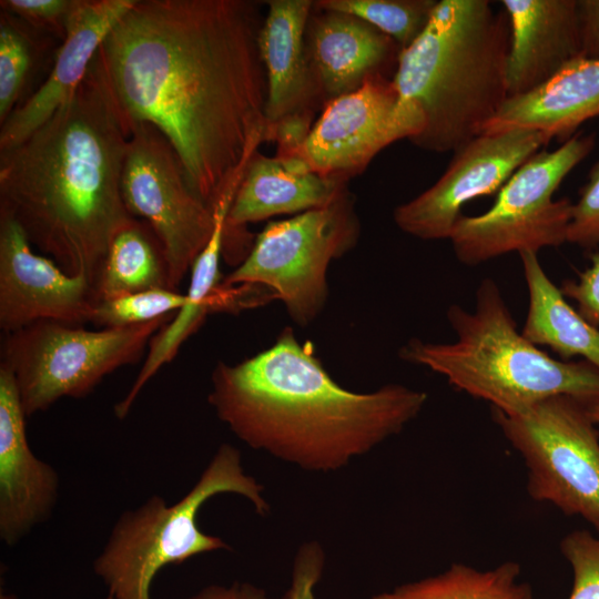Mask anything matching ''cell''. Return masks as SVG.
Wrapping results in <instances>:
<instances>
[{
    "instance_id": "1",
    "label": "cell",
    "mask_w": 599,
    "mask_h": 599,
    "mask_svg": "<svg viewBox=\"0 0 599 599\" xmlns=\"http://www.w3.org/2000/svg\"><path fill=\"white\" fill-rule=\"evenodd\" d=\"M261 3L136 0L98 51L128 123L162 132L212 209L240 165L267 142Z\"/></svg>"
},
{
    "instance_id": "2",
    "label": "cell",
    "mask_w": 599,
    "mask_h": 599,
    "mask_svg": "<svg viewBox=\"0 0 599 599\" xmlns=\"http://www.w3.org/2000/svg\"><path fill=\"white\" fill-rule=\"evenodd\" d=\"M130 134L97 53L71 99L0 151V213L94 288L113 238L134 219L121 187Z\"/></svg>"
},
{
    "instance_id": "3",
    "label": "cell",
    "mask_w": 599,
    "mask_h": 599,
    "mask_svg": "<svg viewBox=\"0 0 599 599\" xmlns=\"http://www.w3.org/2000/svg\"><path fill=\"white\" fill-rule=\"evenodd\" d=\"M211 386L210 406L240 440L322 474L343 469L400 433L428 399L399 384L370 393L342 387L290 327L251 358L219 362Z\"/></svg>"
},
{
    "instance_id": "4",
    "label": "cell",
    "mask_w": 599,
    "mask_h": 599,
    "mask_svg": "<svg viewBox=\"0 0 599 599\" xmlns=\"http://www.w3.org/2000/svg\"><path fill=\"white\" fill-rule=\"evenodd\" d=\"M509 35L506 13L490 1H437L393 75L400 98L424 118L414 145L455 152L483 133L508 98Z\"/></svg>"
},
{
    "instance_id": "5",
    "label": "cell",
    "mask_w": 599,
    "mask_h": 599,
    "mask_svg": "<svg viewBox=\"0 0 599 599\" xmlns=\"http://www.w3.org/2000/svg\"><path fill=\"white\" fill-rule=\"evenodd\" d=\"M447 319L455 342L412 338L398 356L445 376L456 389L507 415L557 395L599 402V368L585 359L552 358L527 341L494 280L478 285L473 312L453 304Z\"/></svg>"
},
{
    "instance_id": "6",
    "label": "cell",
    "mask_w": 599,
    "mask_h": 599,
    "mask_svg": "<svg viewBox=\"0 0 599 599\" xmlns=\"http://www.w3.org/2000/svg\"><path fill=\"white\" fill-rule=\"evenodd\" d=\"M220 494L244 497L260 516L270 512L264 486L245 473L240 450L226 443L220 445L179 501L169 505L162 496L152 495L118 517L92 565L109 595L113 599H151L152 581L165 566L231 550L221 537L203 532L196 520L202 506Z\"/></svg>"
},
{
    "instance_id": "7",
    "label": "cell",
    "mask_w": 599,
    "mask_h": 599,
    "mask_svg": "<svg viewBox=\"0 0 599 599\" xmlns=\"http://www.w3.org/2000/svg\"><path fill=\"white\" fill-rule=\"evenodd\" d=\"M171 317L99 331L40 321L4 334L0 364L13 375L30 417L63 397L88 396L106 375L136 363Z\"/></svg>"
},
{
    "instance_id": "8",
    "label": "cell",
    "mask_w": 599,
    "mask_h": 599,
    "mask_svg": "<svg viewBox=\"0 0 599 599\" xmlns=\"http://www.w3.org/2000/svg\"><path fill=\"white\" fill-rule=\"evenodd\" d=\"M595 144V133L579 132L558 149L530 156L498 191L489 210L458 219L449 236L457 260L475 266L514 251L538 253L567 242L573 203L554 200V193Z\"/></svg>"
},
{
    "instance_id": "9",
    "label": "cell",
    "mask_w": 599,
    "mask_h": 599,
    "mask_svg": "<svg viewBox=\"0 0 599 599\" xmlns=\"http://www.w3.org/2000/svg\"><path fill=\"white\" fill-rule=\"evenodd\" d=\"M359 235V219L346 187L322 207L270 222L220 286H264L284 303L296 324L307 326L327 301L328 265L351 251Z\"/></svg>"
},
{
    "instance_id": "10",
    "label": "cell",
    "mask_w": 599,
    "mask_h": 599,
    "mask_svg": "<svg viewBox=\"0 0 599 599\" xmlns=\"http://www.w3.org/2000/svg\"><path fill=\"white\" fill-rule=\"evenodd\" d=\"M493 418L527 468V491L599 535V430L585 402L567 395L540 400L517 415Z\"/></svg>"
},
{
    "instance_id": "11",
    "label": "cell",
    "mask_w": 599,
    "mask_h": 599,
    "mask_svg": "<svg viewBox=\"0 0 599 599\" xmlns=\"http://www.w3.org/2000/svg\"><path fill=\"white\" fill-rule=\"evenodd\" d=\"M122 196L133 217H143L166 261L169 287L177 288L214 230V211L192 189L170 141L154 125L129 123Z\"/></svg>"
},
{
    "instance_id": "12",
    "label": "cell",
    "mask_w": 599,
    "mask_h": 599,
    "mask_svg": "<svg viewBox=\"0 0 599 599\" xmlns=\"http://www.w3.org/2000/svg\"><path fill=\"white\" fill-rule=\"evenodd\" d=\"M423 129L419 109L400 98L393 78L377 74L328 101L302 148L281 160L290 170L346 183L382 150L403 139L412 141Z\"/></svg>"
},
{
    "instance_id": "13",
    "label": "cell",
    "mask_w": 599,
    "mask_h": 599,
    "mask_svg": "<svg viewBox=\"0 0 599 599\" xmlns=\"http://www.w3.org/2000/svg\"><path fill=\"white\" fill-rule=\"evenodd\" d=\"M548 142L545 133L529 129L481 133L454 152L435 184L394 210L395 224L422 240H449L467 202L498 193Z\"/></svg>"
},
{
    "instance_id": "14",
    "label": "cell",
    "mask_w": 599,
    "mask_h": 599,
    "mask_svg": "<svg viewBox=\"0 0 599 599\" xmlns=\"http://www.w3.org/2000/svg\"><path fill=\"white\" fill-rule=\"evenodd\" d=\"M20 225L0 213V327L11 333L40 321L91 322L93 284L32 252Z\"/></svg>"
},
{
    "instance_id": "15",
    "label": "cell",
    "mask_w": 599,
    "mask_h": 599,
    "mask_svg": "<svg viewBox=\"0 0 599 599\" xmlns=\"http://www.w3.org/2000/svg\"><path fill=\"white\" fill-rule=\"evenodd\" d=\"M11 372L0 364V539L14 546L47 521L57 505L58 471L31 450Z\"/></svg>"
},
{
    "instance_id": "16",
    "label": "cell",
    "mask_w": 599,
    "mask_h": 599,
    "mask_svg": "<svg viewBox=\"0 0 599 599\" xmlns=\"http://www.w3.org/2000/svg\"><path fill=\"white\" fill-rule=\"evenodd\" d=\"M136 0H77L49 77L1 124L0 151L33 133L74 94L104 39Z\"/></svg>"
},
{
    "instance_id": "17",
    "label": "cell",
    "mask_w": 599,
    "mask_h": 599,
    "mask_svg": "<svg viewBox=\"0 0 599 599\" xmlns=\"http://www.w3.org/2000/svg\"><path fill=\"white\" fill-rule=\"evenodd\" d=\"M346 183L312 172L290 170L281 159L258 150L247 162L244 176L229 210L222 255L240 264L254 240L246 225L282 214H300L331 203Z\"/></svg>"
},
{
    "instance_id": "18",
    "label": "cell",
    "mask_w": 599,
    "mask_h": 599,
    "mask_svg": "<svg viewBox=\"0 0 599 599\" xmlns=\"http://www.w3.org/2000/svg\"><path fill=\"white\" fill-rule=\"evenodd\" d=\"M306 52L324 105L397 67L399 45L363 19L313 6Z\"/></svg>"
},
{
    "instance_id": "19",
    "label": "cell",
    "mask_w": 599,
    "mask_h": 599,
    "mask_svg": "<svg viewBox=\"0 0 599 599\" xmlns=\"http://www.w3.org/2000/svg\"><path fill=\"white\" fill-rule=\"evenodd\" d=\"M258 34V49L266 74L265 118L267 142L274 128L297 114L323 109L317 83L306 52L305 34L312 0H270Z\"/></svg>"
},
{
    "instance_id": "20",
    "label": "cell",
    "mask_w": 599,
    "mask_h": 599,
    "mask_svg": "<svg viewBox=\"0 0 599 599\" xmlns=\"http://www.w3.org/2000/svg\"><path fill=\"white\" fill-rule=\"evenodd\" d=\"M509 23L508 98L526 94L581 57L577 0H501Z\"/></svg>"
},
{
    "instance_id": "21",
    "label": "cell",
    "mask_w": 599,
    "mask_h": 599,
    "mask_svg": "<svg viewBox=\"0 0 599 599\" xmlns=\"http://www.w3.org/2000/svg\"><path fill=\"white\" fill-rule=\"evenodd\" d=\"M599 115V60L579 57L536 90L510 97L483 133L529 129L567 141Z\"/></svg>"
},
{
    "instance_id": "22",
    "label": "cell",
    "mask_w": 599,
    "mask_h": 599,
    "mask_svg": "<svg viewBox=\"0 0 599 599\" xmlns=\"http://www.w3.org/2000/svg\"><path fill=\"white\" fill-rule=\"evenodd\" d=\"M236 193L235 186H227L219 196L214 211L212 236L194 261L186 303L152 337L146 358L128 394L114 406L119 419L126 417L144 385L177 354L184 341L193 334L212 307L219 306L220 257L223 252L225 220Z\"/></svg>"
},
{
    "instance_id": "23",
    "label": "cell",
    "mask_w": 599,
    "mask_h": 599,
    "mask_svg": "<svg viewBox=\"0 0 599 599\" xmlns=\"http://www.w3.org/2000/svg\"><path fill=\"white\" fill-rule=\"evenodd\" d=\"M528 288V313L522 336L534 345L548 346L562 361L581 356L599 368V329L565 300L545 273L537 253H518Z\"/></svg>"
},
{
    "instance_id": "24",
    "label": "cell",
    "mask_w": 599,
    "mask_h": 599,
    "mask_svg": "<svg viewBox=\"0 0 599 599\" xmlns=\"http://www.w3.org/2000/svg\"><path fill=\"white\" fill-rule=\"evenodd\" d=\"M153 288H170L166 261L150 225L134 217L109 247L95 286L97 301Z\"/></svg>"
},
{
    "instance_id": "25",
    "label": "cell",
    "mask_w": 599,
    "mask_h": 599,
    "mask_svg": "<svg viewBox=\"0 0 599 599\" xmlns=\"http://www.w3.org/2000/svg\"><path fill=\"white\" fill-rule=\"evenodd\" d=\"M520 571L515 561L489 570L457 562L438 575L396 586L369 599H534L531 586L519 580Z\"/></svg>"
},
{
    "instance_id": "26",
    "label": "cell",
    "mask_w": 599,
    "mask_h": 599,
    "mask_svg": "<svg viewBox=\"0 0 599 599\" xmlns=\"http://www.w3.org/2000/svg\"><path fill=\"white\" fill-rule=\"evenodd\" d=\"M437 0H316L319 9L356 16L392 38L403 50L427 26Z\"/></svg>"
},
{
    "instance_id": "27",
    "label": "cell",
    "mask_w": 599,
    "mask_h": 599,
    "mask_svg": "<svg viewBox=\"0 0 599 599\" xmlns=\"http://www.w3.org/2000/svg\"><path fill=\"white\" fill-rule=\"evenodd\" d=\"M31 37L17 17L1 11L0 17V124L19 105L33 62Z\"/></svg>"
},
{
    "instance_id": "28",
    "label": "cell",
    "mask_w": 599,
    "mask_h": 599,
    "mask_svg": "<svg viewBox=\"0 0 599 599\" xmlns=\"http://www.w3.org/2000/svg\"><path fill=\"white\" fill-rule=\"evenodd\" d=\"M186 294L170 288H153L99 302L91 322L103 328L149 323L181 309Z\"/></svg>"
},
{
    "instance_id": "29",
    "label": "cell",
    "mask_w": 599,
    "mask_h": 599,
    "mask_svg": "<svg viewBox=\"0 0 599 599\" xmlns=\"http://www.w3.org/2000/svg\"><path fill=\"white\" fill-rule=\"evenodd\" d=\"M560 550L573 572L569 599H599V538L575 530L561 540Z\"/></svg>"
},
{
    "instance_id": "30",
    "label": "cell",
    "mask_w": 599,
    "mask_h": 599,
    "mask_svg": "<svg viewBox=\"0 0 599 599\" xmlns=\"http://www.w3.org/2000/svg\"><path fill=\"white\" fill-rule=\"evenodd\" d=\"M567 242L589 250L599 247V161L589 171L579 200L572 204Z\"/></svg>"
},
{
    "instance_id": "31",
    "label": "cell",
    "mask_w": 599,
    "mask_h": 599,
    "mask_svg": "<svg viewBox=\"0 0 599 599\" xmlns=\"http://www.w3.org/2000/svg\"><path fill=\"white\" fill-rule=\"evenodd\" d=\"M77 0H2V11L17 17L29 27L53 31L64 38L67 21Z\"/></svg>"
},
{
    "instance_id": "32",
    "label": "cell",
    "mask_w": 599,
    "mask_h": 599,
    "mask_svg": "<svg viewBox=\"0 0 599 599\" xmlns=\"http://www.w3.org/2000/svg\"><path fill=\"white\" fill-rule=\"evenodd\" d=\"M325 551L317 540L303 542L296 550L291 582L282 599H316L315 588L325 569Z\"/></svg>"
},
{
    "instance_id": "33",
    "label": "cell",
    "mask_w": 599,
    "mask_h": 599,
    "mask_svg": "<svg viewBox=\"0 0 599 599\" xmlns=\"http://www.w3.org/2000/svg\"><path fill=\"white\" fill-rule=\"evenodd\" d=\"M589 258L590 266L579 273L578 280L564 281L560 291L576 302L580 316L599 329V252Z\"/></svg>"
},
{
    "instance_id": "34",
    "label": "cell",
    "mask_w": 599,
    "mask_h": 599,
    "mask_svg": "<svg viewBox=\"0 0 599 599\" xmlns=\"http://www.w3.org/2000/svg\"><path fill=\"white\" fill-rule=\"evenodd\" d=\"M581 57L599 60V0H577Z\"/></svg>"
},
{
    "instance_id": "35",
    "label": "cell",
    "mask_w": 599,
    "mask_h": 599,
    "mask_svg": "<svg viewBox=\"0 0 599 599\" xmlns=\"http://www.w3.org/2000/svg\"><path fill=\"white\" fill-rule=\"evenodd\" d=\"M186 599H270L265 590L251 582L234 581L225 585H209Z\"/></svg>"
},
{
    "instance_id": "36",
    "label": "cell",
    "mask_w": 599,
    "mask_h": 599,
    "mask_svg": "<svg viewBox=\"0 0 599 599\" xmlns=\"http://www.w3.org/2000/svg\"><path fill=\"white\" fill-rule=\"evenodd\" d=\"M587 410L595 424H599V402L586 403Z\"/></svg>"
},
{
    "instance_id": "37",
    "label": "cell",
    "mask_w": 599,
    "mask_h": 599,
    "mask_svg": "<svg viewBox=\"0 0 599 599\" xmlns=\"http://www.w3.org/2000/svg\"><path fill=\"white\" fill-rule=\"evenodd\" d=\"M105 599H113L111 595H108Z\"/></svg>"
}]
</instances>
